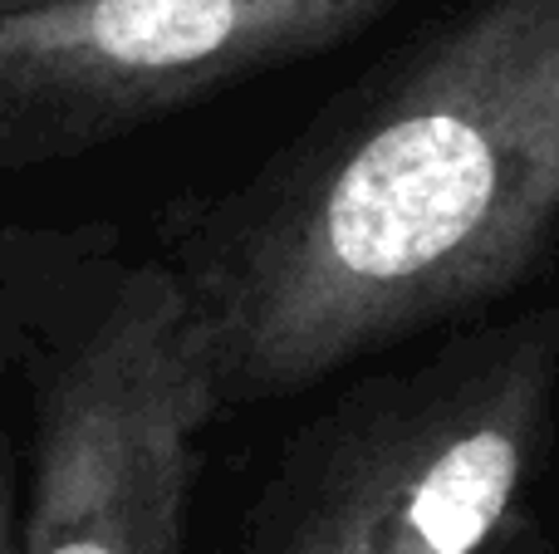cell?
Returning a JSON list of instances; mask_svg holds the SVG:
<instances>
[{
    "label": "cell",
    "mask_w": 559,
    "mask_h": 554,
    "mask_svg": "<svg viewBox=\"0 0 559 554\" xmlns=\"http://www.w3.org/2000/svg\"><path fill=\"white\" fill-rule=\"evenodd\" d=\"M559 231V0H476L153 245L226 408L462 320Z\"/></svg>",
    "instance_id": "obj_1"
},
{
    "label": "cell",
    "mask_w": 559,
    "mask_h": 554,
    "mask_svg": "<svg viewBox=\"0 0 559 554\" xmlns=\"http://www.w3.org/2000/svg\"><path fill=\"white\" fill-rule=\"evenodd\" d=\"M0 383L29 408L20 554H187L222 398L163 255L114 226L0 231Z\"/></svg>",
    "instance_id": "obj_2"
},
{
    "label": "cell",
    "mask_w": 559,
    "mask_h": 554,
    "mask_svg": "<svg viewBox=\"0 0 559 554\" xmlns=\"http://www.w3.org/2000/svg\"><path fill=\"white\" fill-rule=\"evenodd\" d=\"M559 300L309 422L236 554H491L550 437Z\"/></svg>",
    "instance_id": "obj_3"
},
{
    "label": "cell",
    "mask_w": 559,
    "mask_h": 554,
    "mask_svg": "<svg viewBox=\"0 0 559 554\" xmlns=\"http://www.w3.org/2000/svg\"><path fill=\"white\" fill-rule=\"evenodd\" d=\"M403 0H45L0 10V172L59 162L348 45Z\"/></svg>",
    "instance_id": "obj_4"
},
{
    "label": "cell",
    "mask_w": 559,
    "mask_h": 554,
    "mask_svg": "<svg viewBox=\"0 0 559 554\" xmlns=\"http://www.w3.org/2000/svg\"><path fill=\"white\" fill-rule=\"evenodd\" d=\"M0 554H20V481L5 442H0Z\"/></svg>",
    "instance_id": "obj_5"
},
{
    "label": "cell",
    "mask_w": 559,
    "mask_h": 554,
    "mask_svg": "<svg viewBox=\"0 0 559 554\" xmlns=\"http://www.w3.org/2000/svg\"><path fill=\"white\" fill-rule=\"evenodd\" d=\"M25 5H45V0H0V10H25Z\"/></svg>",
    "instance_id": "obj_6"
}]
</instances>
